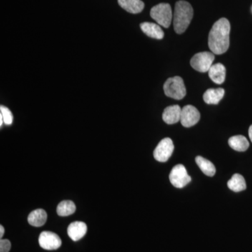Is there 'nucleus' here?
Here are the masks:
<instances>
[{
    "label": "nucleus",
    "instance_id": "393cba45",
    "mask_svg": "<svg viewBox=\"0 0 252 252\" xmlns=\"http://www.w3.org/2000/svg\"><path fill=\"white\" fill-rule=\"evenodd\" d=\"M3 124H4V120H3L2 116L0 115V126H2Z\"/></svg>",
    "mask_w": 252,
    "mask_h": 252
},
{
    "label": "nucleus",
    "instance_id": "f3484780",
    "mask_svg": "<svg viewBox=\"0 0 252 252\" xmlns=\"http://www.w3.org/2000/svg\"><path fill=\"white\" fill-rule=\"evenodd\" d=\"M228 144L232 149L237 152H245L250 147V143L246 137L243 135H236L230 137Z\"/></svg>",
    "mask_w": 252,
    "mask_h": 252
},
{
    "label": "nucleus",
    "instance_id": "4468645a",
    "mask_svg": "<svg viewBox=\"0 0 252 252\" xmlns=\"http://www.w3.org/2000/svg\"><path fill=\"white\" fill-rule=\"evenodd\" d=\"M121 7L131 14H139L143 11L144 3L141 0H118Z\"/></svg>",
    "mask_w": 252,
    "mask_h": 252
},
{
    "label": "nucleus",
    "instance_id": "1a4fd4ad",
    "mask_svg": "<svg viewBox=\"0 0 252 252\" xmlns=\"http://www.w3.org/2000/svg\"><path fill=\"white\" fill-rule=\"evenodd\" d=\"M39 244L46 250H56L62 245L61 239L57 234L51 231H44L39 237Z\"/></svg>",
    "mask_w": 252,
    "mask_h": 252
},
{
    "label": "nucleus",
    "instance_id": "7ed1b4c3",
    "mask_svg": "<svg viewBox=\"0 0 252 252\" xmlns=\"http://www.w3.org/2000/svg\"><path fill=\"white\" fill-rule=\"evenodd\" d=\"M163 89L167 97L177 100L183 99L187 94L185 83L180 77L169 78L164 84Z\"/></svg>",
    "mask_w": 252,
    "mask_h": 252
},
{
    "label": "nucleus",
    "instance_id": "aec40b11",
    "mask_svg": "<svg viewBox=\"0 0 252 252\" xmlns=\"http://www.w3.org/2000/svg\"><path fill=\"white\" fill-rule=\"evenodd\" d=\"M76 211L75 204L71 200L61 202L57 207V214L61 217H67Z\"/></svg>",
    "mask_w": 252,
    "mask_h": 252
},
{
    "label": "nucleus",
    "instance_id": "423d86ee",
    "mask_svg": "<svg viewBox=\"0 0 252 252\" xmlns=\"http://www.w3.org/2000/svg\"><path fill=\"white\" fill-rule=\"evenodd\" d=\"M170 181L176 188L182 189L190 183L191 177L189 175L187 169L182 164L175 165L170 174Z\"/></svg>",
    "mask_w": 252,
    "mask_h": 252
},
{
    "label": "nucleus",
    "instance_id": "b1692460",
    "mask_svg": "<svg viewBox=\"0 0 252 252\" xmlns=\"http://www.w3.org/2000/svg\"><path fill=\"white\" fill-rule=\"evenodd\" d=\"M249 136H250V140L252 142V125L250 126V129H249Z\"/></svg>",
    "mask_w": 252,
    "mask_h": 252
},
{
    "label": "nucleus",
    "instance_id": "20e7f679",
    "mask_svg": "<svg viewBox=\"0 0 252 252\" xmlns=\"http://www.w3.org/2000/svg\"><path fill=\"white\" fill-rule=\"evenodd\" d=\"M150 15L159 26L168 28L171 24L172 11L171 6L167 3H160L151 9Z\"/></svg>",
    "mask_w": 252,
    "mask_h": 252
},
{
    "label": "nucleus",
    "instance_id": "9d476101",
    "mask_svg": "<svg viewBox=\"0 0 252 252\" xmlns=\"http://www.w3.org/2000/svg\"><path fill=\"white\" fill-rule=\"evenodd\" d=\"M87 233V225L84 222L74 221L70 223L67 228V233L73 241H79Z\"/></svg>",
    "mask_w": 252,
    "mask_h": 252
},
{
    "label": "nucleus",
    "instance_id": "ddd939ff",
    "mask_svg": "<svg viewBox=\"0 0 252 252\" xmlns=\"http://www.w3.org/2000/svg\"><path fill=\"white\" fill-rule=\"evenodd\" d=\"M208 73L209 77L215 84H221L224 82L226 69L223 64L217 63V64L212 65Z\"/></svg>",
    "mask_w": 252,
    "mask_h": 252
},
{
    "label": "nucleus",
    "instance_id": "2eb2a0df",
    "mask_svg": "<svg viewBox=\"0 0 252 252\" xmlns=\"http://www.w3.org/2000/svg\"><path fill=\"white\" fill-rule=\"evenodd\" d=\"M224 94V89L221 88L207 89L203 94V99L205 103L217 104L223 98Z\"/></svg>",
    "mask_w": 252,
    "mask_h": 252
},
{
    "label": "nucleus",
    "instance_id": "9b49d317",
    "mask_svg": "<svg viewBox=\"0 0 252 252\" xmlns=\"http://www.w3.org/2000/svg\"><path fill=\"white\" fill-rule=\"evenodd\" d=\"M182 109L179 105L169 106L162 113V119L164 122L169 125L177 124L180 122Z\"/></svg>",
    "mask_w": 252,
    "mask_h": 252
},
{
    "label": "nucleus",
    "instance_id": "f03ea898",
    "mask_svg": "<svg viewBox=\"0 0 252 252\" xmlns=\"http://www.w3.org/2000/svg\"><path fill=\"white\" fill-rule=\"evenodd\" d=\"M193 16V9L187 1H177L173 16L174 29L177 34H182L187 31Z\"/></svg>",
    "mask_w": 252,
    "mask_h": 252
},
{
    "label": "nucleus",
    "instance_id": "412c9836",
    "mask_svg": "<svg viewBox=\"0 0 252 252\" xmlns=\"http://www.w3.org/2000/svg\"><path fill=\"white\" fill-rule=\"evenodd\" d=\"M0 112H1L0 115L2 116L5 125H11L13 121H14V117H13L12 113L10 111V109L7 108V107H4V106L1 105L0 107Z\"/></svg>",
    "mask_w": 252,
    "mask_h": 252
},
{
    "label": "nucleus",
    "instance_id": "39448f33",
    "mask_svg": "<svg viewBox=\"0 0 252 252\" xmlns=\"http://www.w3.org/2000/svg\"><path fill=\"white\" fill-rule=\"evenodd\" d=\"M215 54L210 52H201L194 55L190 60V65L195 70L200 72H207L212 67L215 61Z\"/></svg>",
    "mask_w": 252,
    "mask_h": 252
},
{
    "label": "nucleus",
    "instance_id": "6ab92c4d",
    "mask_svg": "<svg viewBox=\"0 0 252 252\" xmlns=\"http://www.w3.org/2000/svg\"><path fill=\"white\" fill-rule=\"evenodd\" d=\"M195 162L205 175L213 177L215 175L216 168L214 164L210 160H207L206 158L202 157H197L195 158Z\"/></svg>",
    "mask_w": 252,
    "mask_h": 252
},
{
    "label": "nucleus",
    "instance_id": "a211bd4d",
    "mask_svg": "<svg viewBox=\"0 0 252 252\" xmlns=\"http://www.w3.org/2000/svg\"><path fill=\"white\" fill-rule=\"evenodd\" d=\"M228 187L234 192H240L247 188L245 178L240 174H235L228 182Z\"/></svg>",
    "mask_w": 252,
    "mask_h": 252
},
{
    "label": "nucleus",
    "instance_id": "0eeeda50",
    "mask_svg": "<svg viewBox=\"0 0 252 252\" xmlns=\"http://www.w3.org/2000/svg\"><path fill=\"white\" fill-rule=\"evenodd\" d=\"M173 142L170 138L162 139L154 152V158L160 162H166L171 157L174 151Z\"/></svg>",
    "mask_w": 252,
    "mask_h": 252
},
{
    "label": "nucleus",
    "instance_id": "5701e85b",
    "mask_svg": "<svg viewBox=\"0 0 252 252\" xmlns=\"http://www.w3.org/2000/svg\"><path fill=\"white\" fill-rule=\"evenodd\" d=\"M4 234V228L3 225H0V238H2Z\"/></svg>",
    "mask_w": 252,
    "mask_h": 252
},
{
    "label": "nucleus",
    "instance_id": "6e6552de",
    "mask_svg": "<svg viewBox=\"0 0 252 252\" xmlns=\"http://www.w3.org/2000/svg\"><path fill=\"white\" fill-rule=\"evenodd\" d=\"M200 119V114L198 109L192 105H187L182 109L180 122L185 127H190L198 124Z\"/></svg>",
    "mask_w": 252,
    "mask_h": 252
},
{
    "label": "nucleus",
    "instance_id": "f8f14e48",
    "mask_svg": "<svg viewBox=\"0 0 252 252\" xmlns=\"http://www.w3.org/2000/svg\"><path fill=\"white\" fill-rule=\"evenodd\" d=\"M141 30L149 37L162 39L164 37V32L158 25L153 23L144 22L140 24Z\"/></svg>",
    "mask_w": 252,
    "mask_h": 252
},
{
    "label": "nucleus",
    "instance_id": "dca6fc26",
    "mask_svg": "<svg viewBox=\"0 0 252 252\" xmlns=\"http://www.w3.org/2000/svg\"><path fill=\"white\" fill-rule=\"evenodd\" d=\"M47 220V214L43 209H37L30 214L28 217V221L34 227H40L45 224Z\"/></svg>",
    "mask_w": 252,
    "mask_h": 252
},
{
    "label": "nucleus",
    "instance_id": "f257e3e1",
    "mask_svg": "<svg viewBox=\"0 0 252 252\" xmlns=\"http://www.w3.org/2000/svg\"><path fill=\"white\" fill-rule=\"evenodd\" d=\"M230 25L228 19L220 18L212 26L209 34L208 45L214 54L220 55L229 48Z\"/></svg>",
    "mask_w": 252,
    "mask_h": 252
},
{
    "label": "nucleus",
    "instance_id": "4be33fe9",
    "mask_svg": "<svg viewBox=\"0 0 252 252\" xmlns=\"http://www.w3.org/2000/svg\"><path fill=\"white\" fill-rule=\"evenodd\" d=\"M11 245L9 240H0V252H9L11 250Z\"/></svg>",
    "mask_w": 252,
    "mask_h": 252
}]
</instances>
